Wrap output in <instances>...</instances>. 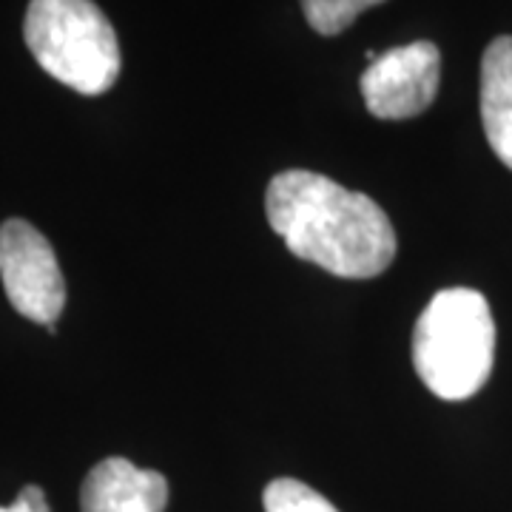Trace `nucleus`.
<instances>
[{"mask_svg": "<svg viewBox=\"0 0 512 512\" xmlns=\"http://www.w3.org/2000/svg\"><path fill=\"white\" fill-rule=\"evenodd\" d=\"M265 214L288 251L345 279H373L396 259V231L382 205L330 177L291 168L276 174Z\"/></svg>", "mask_w": 512, "mask_h": 512, "instance_id": "f257e3e1", "label": "nucleus"}, {"mask_svg": "<svg viewBox=\"0 0 512 512\" xmlns=\"http://www.w3.org/2000/svg\"><path fill=\"white\" fill-rule=\"evenodd\" d=\"M495 322L484 293L439 291L413 330V367L433 396L461 402L476 396L493 373Z\"/></svg>", "mask_w": 512, "mask_h": 512, "instance_id": "f03ea898", "label": "nucleus"}, {"mask_svg": "<svg viewBox=\"0 0 512 512\" xmlns=\"http://www.w3.org/2000/svg\"><path fill=\"white\" fill-rule=\"evenodd\" d=\"M23 37L40 69L80 94H103L120 77V43L94 0H32Z\"/></svg>", "mask_w": 512, "mask_h": 512, "instance_id": "7ed1b4c3", "label": "nucleus"}, {"mask_svg": "<svg viewBox=\"0 0 512 512\" xmlns=\"http://www.w3.org/2000/svg\"><path fill=\"white\" fill-rule=\"evenodd\" d=\"M0 279L12 308L37 325H55L66 305V282L55 248L32 222L0 225Z\"/></svg>", "mask_w": 512, "mask_h": 512, "instance_id": "20e7f679", "label": "nucleus"}, {"mask_svg": "<svg viewBox=\"0 0 512 512\" xmlns=\"http://www.w3.org/2000/svg\"><path fill=\"white\" fill-rule=\"evenodd\" d=\"M441 55L436 43L416 40L379 55L362 74L367 111L379 120H410L439 94Z\"/></svg>", "mask_w": 512, "mask_h": 512, "instance_id": "39448f33", "label": "nucleus"}, {"mask_svg": "<svg viewBox=\"0 0 512 512\" xmlns=\"http://www.w3.org/2000/svg\"><path fill=\"white\" fill-rule=\"evenodd\" d=\"M168 481L154 470H143L128 458L100 461L83 481V512H165Z\"/></svg>", "mask_w": 512, "mask_h": 512, "instance_id": "423d86ee", "label": "nucleus"}, {"mask_svg": "<svg viewBox=\"0 0 512 512\" xmlns=\"http://www.w3.org/2000/svg\"><path fill=\"white\" fill-rule=\"evenodd\" d=\"M481 123L495 157L512 168V35L495 37L481 60Z\"/></svg>", "mask_w": 512, "mask_h": 512, "instance_id": "0eeeda50", "label": "nucleus"}, {"mask_svg": "<svg viewBox=\"0 0 512 512\" xmlns=\"http://www.w3.org/2000/svg\"><path fill=\"white\" fill-rule=\"evenodd\" d=\"M379 3L384 0H302V12L313 32L333 37L342 35L365 9H373Z\"/></svg>", "mask_w": 512, "mask_h": 512, "instance_id": "6e6552de", "label": "nucleus"}, {"mask_svg": "<svg viewBox=\"0 0 512 512\" xmlns=\"http://www.w3.org/2000/svg\"><path fill=\"white\" fill-rule=\"evenodd\" d=\"M265 512H339L322 493H316L305 481L276 478L262 493Z\"/></svg>", "mask_w": 512, "mask_h": 512, "instance_id": "1a4fd4ad", "label": "nucleus"}, {"mask_svg": "<svg viewBox=\"0 0 512 512\" xmlns=\"http://www.w3.org/2000/svg\"><path fill=\"white\" fill-rule=\"evenodd\" d=\"M0 512H52L49 510V501H46V495L40 487L35 484H29V487H23L20 495L15 498V504L12 507H0Z\"/></svg>", "mask_w": 512, "mask_h": 512, "instance_id": "9d476101", "label": "nucleus"}]
</instances>
